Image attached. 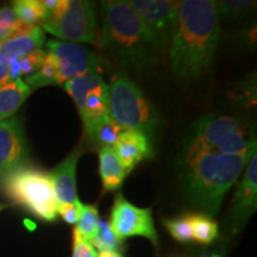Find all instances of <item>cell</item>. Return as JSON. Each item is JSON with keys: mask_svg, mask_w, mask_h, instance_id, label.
Instances as JSON below:
<instances>
[{"mask_svg": "<svg viewBox=\"0 0 257 257\" xmlns=\"http://www.w3.org/2000/svg\"><path fill=\"white\" fill-rule=\"evenodd\" d=\"M220 41L216 2H176L169 41L170 66L185 82L197 81L211 68Z\"/></svg>", "mask_w": 257, "mask_h": 257, "instance_id": "cell-1", "label": "cell"}, {"mask_svg": "<svg viewBox=\"0 0 257 257\" xmlns=\"http://www.w3.org/2000/svg\"><path fill=\"white\" fill-rule=\"evenodd\" d=\"M99 47L131 72H147L157 62V51L130 2H102Z\"/></svg>", "mask_w": 257, "mask_h": 257, "instance_id": "cell-2", "label": "cell"}, {"mask_svg": "<svg viewBox=\"0 0 257 257\" xmlns=\"http://www.w3.org/2000/svg\"><path fill=\"white\" fill-rule=\"evenodd\" d=\"M256 153L243 156L197 154L185 156L184 184L194 206L214 216L223 199Z\"/></svg>", "mask_w": 257, "mask_h": 257, "instance_id": "cell-3", "label": "cell"}, {"mask_svg": "<svg viewBox=\"0 0 257 257\" xmlns=\"http://www.w3.org/2000/svg\"><path fill=\"white\" fill-rule=\"evenodd\" d=\"M253 153H256L255 138L248 137L238 119L227 115H208L199 119L185 148V156L197 154L243 156Z\"/></svg>", "mask_w": 257, "mask_h": 257, "instance_id": "cell-4", "label": "cell"}, {"mask_svg": "<svg viewBox=\"0 0 257 257\" xmlns=\"http://www.w3.org/2000/svg\"><path fill=\"white\" fill-rule=\"evenodd\" d=\"M8 198L40 219L53 221L57 216V202L48 173L30 166L12 170L0 179Z\"/></svg>", "mask_w": 257, "mask_h": 257, "instance_id": "cell-5", "label": "cell"}, {"mask_svg": "<svg viewBox=\"0 0 257 257\" xmlns=\"http://www.w3.org/2000/svg\"><path fill=\"white\" fill-rule=\"evenodd\" d=\"M110 115L123 130H134L152 140L157 115L142 89L124 74L112 78L108 86Z\"/></svg>", "mask_w": 257, "mask_h": 257, "instance_id": "cell-6", "label": "cell"}, {"mask_svg": "<svg viewBox=\"0 0 257 257\" xmlns=\"http://www.w3.org/2000/svg\"><path fill=\"white\" fill-rule=\"evenodd\" d=\"M41 28L64 42L94 44L99 35V18L94 3L68 0L62 14L48 19Z\"/></svg>", "mask_w": 257, "mask_h": 257, "instance_id": "cell-7", "label": "cell"}, {"mask_svg": "<svg viewBox=\"0 0 257 257\" xmlns=\"http://www.w3.org/2000/svg\"><path fill=\"white\" fill-rule=\"evenodd\" d=\"M63 86L75 102L83 125L110 114L108 85L100 73L70 79Z\"/></svg>", "mask_w": 257, "mask_h": 257, "instance_id": "cell-8", "label": "cell"}, {"mask_svg": "<svg viewBox=\"0 0 257 257\" xmlns=\"http://www.w3.org/2000/svg\"><path fill=\"white\" fill-rule=\"evenodd\" d=\"M48 51L54 54L59 66L57 85L86 74L100 73L102 59L98 53L81 44L50 40L47 43Z\"/></svg>", "mask_w": 257, "mask_h": 257, "instance_id": "cell-9", "label": "cell"}, {"mask_svg": "<svg viewBox=\"0 0 257 257\" xmlns=\"http://www.w3.org/2000/svg\"><path fill=\"white\" fill-rule=\"evenodd\" d=\"M130 5L146 28L157 53H165L169 47L176 2L134 0L130 2Z\"/></svg>", "mask_w": 257, "mask_h": 257, "instance_id": "cell-10", "label": "cell"}, {"mask_svg": "<svg viewBox=\"0 0 257 257\" xmlns=\"http://www.w3.org/2000/svg\"><path fill=\"white\" fill-rule=\"evenodd\" d=\"M111 229L117 238H124L133 236H142L152 240L157 246L159 237L154 225L152 208H140L127 201L119 193L114 199L113 207L111 211Z\"/></svg>", "mask_w": 257, "mask_h": 257, "instance_id": "cell-11", "label": "cell"}, {"mask_svg": "<svg viewBox=\"0 0 257 257\" xmlns=\"http://www.w3.org/2000/svg\"><path fill=\"white\" fill-rule=\"evenodd\" d=\"M27 160L28 146L22 120L16 115L0 120V179L25 166Z\"/></svg>", "mask_w": 257, "mask_h": 257, "instance_id": "cell-12", "label": "cell"}, {"mask_svg": "<svg viewBox=\"0 0 257 257\" xmlns=\"http://www.w3.org/2000/svg\"><path fill=\"white\" fill-rule=\"evenodd\" d=\"M257 204V156L250 159L242 180L237 186L232 199V226L238 227L245 223L255 211Z\"/></svg>", "mask_w": 257, "mask_h": 257, "instance_id": "cell-13", "label": "cell"}, {"mask_svg": "<svg viewBox=\"0 0 257 257\" xmlns=\"http://www.w3.org/2000/svg\"><path fill=\"white\" fill-rule=\"evenodd\" d=\"M82 152L83 148L78 146L49 173L57 205L74 204L79 200L76 195V167Z\"/></svg>", "mask_w": 257, "mask_h": 257, "instance_id": "cell-14", "label": "cell"}, {"mask_svg": "<svg viewBox=\"0 0 257 257\" xmlns=\"http://www.w3.org/2000/svg\"><path fill=\"white\" fill-rule=\"evenodd\" d=\"M113 149L121 165L128 173L143 159L153 156L150 141L143 134L134 130H123L115 141Z\"/></svg>", "mask_w": 257, "mask_h": 257, "instance_id": "cell-15", "label": "cell"}, {"mask_svg": "<svg viewBox=\"0 0 257 257\" xmlns=\"http://www.w3.org/2000/svg\"><path fill=\"white\" fill-rule=\"evenodd\" d=\"M46 42V34L41 27L21 36L10 37L0 42V62L9 64L14 60H22L29 54L42 49Z\"/></svg>", "mask_w": 257, "mask_h": 257, "instance_id": "cell-16", "label": "cell"}, {"mask_svg": "<svg viewBox=\"0 0 257 257\" xmlns=\"http://www.w3.org/2000/svg\"><path fill=\"white\" fill-rule=\"evenodd\" d=\"M99 173L104 189L107 192L117 191L123 184L128 172L121 165L113 147L99 149Z\"/></svg>", "mask_w": 257, "mask_h": 257, "instance_id": "cell-17", "label": "cell"}, {"mask_svg": "<svg viewBox=\"0 0 257 257\" xmlns=\"http://www.w3.org/2000/svg\"><path fill=\"white\" fill-rule=\"evenodd\" d=\"M121 131L123 128L112 119L110 114L83 125L86 140L99 149L104 147H113Z\"/></svg>", "mask_w": 257, "mask_h": 257, "instance_id": "cell-18", "label": "cell"}, {"mask_svg": "<svg viewBox=\"0 0 257 257\" xmlns=\"http://www.w3.org/2000/svg\"><path fill=\"white\" fill-rule=\"evenodd\" d=\"M31 92L32 89L22 78L10 81L0 87V120L14 117Z\"/></svg>", "mask_w": 257, "mask_h": 257, "instance_id": "cell-19", "label": "cell"}, {"mask_svg": "<svg viewBox=\"0 0 257 257\" xmlns=\"http://www.w3.org/2000/svg\"><path fill=\"white\" fill-rule=\"evenodd\" d=\"M12 10L18 21L34 27H41L48 17L40 0H16L12 3Z\"/></svg>", "mask_w": 257, "mask_h": 257, "instance_id": "cell-20", "label": "cell"}, {"mask_svg": "<svg viewBox=\"0 0 257 257\" xmlns=\"http://www.w3.org/2000/svg\"><path fill=\"white\" fill-rule=\"evenodd\" d=\"M57 79H59V66H57V61L53 53L47 51L40 70L37 73L32 74V75L27 76L24 82L31 89H35L38 87H43V86L57 85Z\"/></svg>", "mask_w": 257, "mask_h": 257, "instance_id": "cell-21", "label": "cell"}, {"mask_svg": "<svg viewBox=\"0 0 257 257\" xmlns=\"http://www.w3.org/2000/svg\"><path fill=\"white\" fill-rule=\"evenodd\" d=\"M192 227L193 239L198 243L208 244L217 237L218 226L216 221L205 214H188Z\"/></svg>", "mask_w": 257, "mask_h": 257, "instance_id": "cell-22", "label": "cell"}, {"mask_svg": "<svg viewBox=\"0 0 257 257\" xmlns=\"http://www.w3.org/2000/svg\"><path fill=\"white\" fill-rule=\"evenodd\" d=\"M99 224V212L98 208L93 205L81 204V211L76 227L74 230L78 232L83 239L91 242L95 236Z\"/></svg>", "mask_w": 257, "mask_h": 257, "instance_id": "cell-23", "label": "cell"}, {"mask_svg": "<svg viewBox=\"0 0 257 257\" xmlns=\"http://www.w3.org/2000/svg\"><path fill=\"white\" fill-rule=\"evenodd\" d=\"M256 8V2L251 0H223L216 2V9L218 17H224L230 19H240L245 17Z\"/></svg>", "mask_w": 257, "mask_h": 257, "instance_id": "cell-24", "label": "cell"}, {"mask_svg": "<svg viewBox=\"0 0 257 257\" xmlns=\"http://www.w3.org/2000/svg\"><path fill=\"white\" fill-rule=\"evenodd\" d=\"M93 248H96L99 251L102 250H112V251H118L120 240L117 238L113 230L111 229V225L105 220H99L98 230H96L95 236L93 237L91 242Z\"/></svg>", "mask_w": 257, "mask_h": 257, "instance_id": "cell-25", "label": "cell"}, {"mask_svg": "<svg viewBox=\"0 0 257 257\" xmlns=\"http://www.w3.org/2000/svg\"><path fill=\"white\" fill-rule=\"evenodd\" d=\"M166 229L169 231L172 237L179 242L186 243L193 240L192 227L188 216H181L174 219L165 220Z\"/></svg>", "mask_w": 257, "mask_h": 257, "instance_id": "cell-26", "label": "cell"}, {"mask_svg": "<svg viewBox=\"0 0 257 257\" xmlns=\"http://www.w3.org/2000/svg\"><path fill=\"white\" fill-rule=\"evenodd\" d=\"M17 24L18 19L12 8H9V6L0 8V42L12 36Z\"/></svg>", "mask_w": 257, "mask_h": 257, "instance_id": "cell-27", "label": "cell"}, {"mask_svg": "<svg viewBox=\"0 0 257 257\" xmlns=\"http://www.w3.org/2000/svg\"><path fill=\"white\" fill-rule=\"evenodd\" d=\"M44 56H46V51L42 49H38L34 53L29 54L22 60H19V64H21L22 75L27 74V75H32V74L37 73L40 70L42 63H43Z\"/></svg>", "mask_w": 257, "mask_h": 257, "instance_id": "cell-28", "label": "cell"}, {"mask_svg": "<svg viewBox=\"0 0 257 257\" xmlns=\"http://www.w3.org/2000/svg\"><path fill=\"white\" fill-rule=\"evenodd\" d=\"M73 257H96L95 249L92 244L83 239L75 230L73 234Z\"/></svg>", "mask_w": 257, "mask_h": 257, "instance_id": "cell-29", "label": "cell"}, {"mask_svg": "<svg viewBox=\"0 0 257 257\" xmlns=\"http://www.w3.org/2000/svg\"><path fill=\"white\" fill-rule=\"evenodd\" d=\"M81 211V202L79 200L74 204L57 205V214L63 218V220L68 224H76Z\"/></svg>", "mask_w": 257, "mask_h": 257, "instance_id": "cell-30", "label": "cell"}, {"mask_svg": "<svg viewBox=\"0 0 257 257\" xmlns=\"http://www.w3.org/2000/svg\"><path fill=\"white\" fill-rule=\"evenodd\" d=\"M10 82V73H9V66L5 63L0 62V87Z\"/></svg>", "mask_w": 257, "mask_h": 257, "instance_id": "cell-31", "label": "cell"}, {"mask_svg": "<svg viewBox=\"0 0 257 257\" xmlns=\"http://www.w3.org/2000/svg\"><path fill=\"white\" fill-rule=\"evenodd\" d=\"M96 257H123L119 251H112V250H102L96 252Z\"/></svg>", "mask_w": 257, "mask_h": 257, "instance_id": "cell-32", "label": "cell"}, {"mask_svg": "<svg viewBox=\"0 0 257 257\" xmlns=\"http://www.w3.org/2000/svg\"><path fill=\"white\" fill-rule=\"evenodd\" d=\"M5 208V205H3V204H0V212H2L3 210H4Z\"/></svg>", "mask_w": 257, "mask_h": 257, "instance_id": "cell-33", "label": "cell"}, {"mask_svg": "<svg viewBox=\"0 0 257 257\" xmlns=\"http://www.w3.org/2000/svg\"><path fill=\"white\" fill-rule=\"evenodd\" d=\"M205 257H221L219 255H210V256H205Z\"/></svg>", "mask_w": 257, "mask_h": 257, "instance_id": "cell-34", "label": "cell"}]
</instances>
